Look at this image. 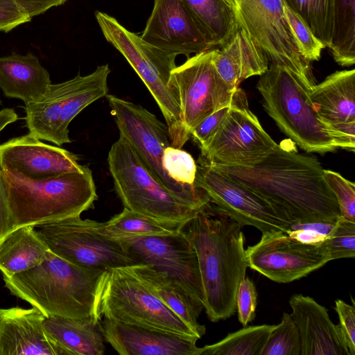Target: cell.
Instances as JSON below:
<instances>
[{"label":"cell","mask_w":355,"mask_h":355,"mask_svg":"<svg viewBox=\"0 0 355 355\" xmlns=\"http://www.w3.org/2000/svg\"><path fill=\"white\" fill-rule=\"evenodd\" d=\"M207 162L269 201L292 223L334 222L340 216L337 200L319 161L293 148L277 144L264 158L250 165Z\"/></svg>","instance_id":"6da1fadb"},{"label":"cell","mask_w":355,"mask_h":355,"mask_svg":"<svg viewBox=\"0 0 355 355\" xmlns=\"http://www.w3.org/2000/svg\"><path fill=\"white\" fill-rule=\"evenodd\" d=\"M243 227L211 202L182 228L196 251L204 309L214 322L236 311V295L248 267Z\"/></svg>","instance_id":"7a4b0ae2"},{"label":"cell","mask_w":355,"mask_h":355,"mask_svg":"<svg viewBox=\"0 0 355 355\" xmlns=\"http://www.w3.org/2000/svg\"><path fill=\"white\" fill-rule=\"evenodd\" d=\"M105 270L75 265L49 250L35 267L3 277L10 293L40 309L46 317H94L98 286Z\"/></svg>","instance_id":"3957f363"},{"label":"cell","mask_w":355,"mask_h":355,"mask_svg":"<svg viewBox=\"0 0 355 355\" xmlns=\"http://www.w3.org/2000/svg\"><path fill=\"white\" fill-rule=\"evenodd\" d=\"M1 175L12 230L80 216L98 199L92 171L88 166L82 171L43 180H32L3 169Z\"/></svg>","instance_id":"277c9868"},{"label":"cell","mask_w":355,"mask_h":355,"mask_svg":"<svg viewBox=\"0 0 355 355\" xmlns=\"http://www.w3.org/2000/svg\"><path fill=\"white\" fill-rule=\"evenodd\" d=\"M315 85L288 67L272 63L257 88L268 115L302 149L318 153L345 149L340 137L321 121L313 106L309 91Z\"/></svg>","instance_id":"5b68a950"},{"label":"cell","mask_w":355,"mask_h":355,"mask_svg":"<svg viewBox=\"0 0 355 355\" xmlns=\"http://www.w3.org/2000/svg\"><path fill=\"white\" fill-rule=\"evenodd\" d=\"M107 163L125 208L176 229H182L200 210L164 187L123 137L112 145Z\"/></svg>","instance_id":"8992f818"},{"label":"cell","mask_w":355,"mask_h":355,"mask_svg":"<svg viewBox=\"0 0 355 355\" xmlns=\"http://www.w3.org/2000/svg\"><path fill=\"white\" fill-rule=\"evenodd\" d=\"M95 17L106 40L126 59L155 100L166 121L171 146L181 148L191 137L182 123L175 93L168 85L177 55L148 44L107 13L96 11Z\"/></svg>","instance_id":"52a82bcc"},{"label":"cell","mask_w":355,"mask_h":355,"mask_svg":"<svg viewBox=\"0 0 355 355\" xmlns=\"http://www.w3.org/2000/svg\"><path fill=\"white\" fill-rule=\"evenodd\" d=\"M96 311L100 320L103 317L151 330L200 339L130 266L104 272L98 288Z\"/></svg>","instance_id":"ba28073f"},{"label":"cell","mask_w":355,"mask_h":355,"mask_svg":"<svg viewBox=\"0 0 355 355\" xmlns=\"http://www.w3.org/2000/svg\"><path fill=\"white\" fill-rule=\"evenodd\" d=\"M106 97L119 136L132 146L157 179L196 208L207 205L210 200L202 189L175 181L163 168L164 150L171 146L166 124L139 105L114 95Z\"/></svg>","instance_id":"9c48e42d"},{"label":"cell","mask_w":355,"mask_h":355,"mask_svg":"<svg viewBox=\"0 0 355 355\" xmlns=\"http://www.w3.org/2000/svg\"><path fill=\"white\" fill-rule=\"evenodd\" d=\"M98 223L77 216L35 227L51 252L75 265L103 270L139 265L121 241L98 231Z\"/></svg>","instance_id":"30bf717a"},{"label":"cell","mask_w":355,"mask_h":355,"mask_svg":"<svg viewBox=\"0 0 355 355\" xmlns=\"http://www.w3.org/2000/svg\"><path fill=\"white\" fill-rule=\"evenodd\" d=\"M239 26L263 51L270 64L284 65L305 80L312 79L288 23L283 0H232Z\"/></svg>","instance_id":"8fae6325"},{"label":"cell","mask_w":355,"mask_h":355,"mask_svg":"<svg viewBox=\"0 0 355 355\" xmlns=\"http://www.w3.org/2000/svg\"><path fill=\"white\" fill-rule=\"evenodd\" d=\"M214 55L215 49L195 54L170 74L168 85L175 93L182 123L189 135L206 116L230 106L236 89L220 76Z\"/></svg>","instance_id":"7c38bea8"},{"label":"cell","mask_w":355,"mask_h":355,"mask_svg":"<svg viewBox=\"0 0 355 355\" xmlns=\"http://www.w3.org/2000/svg\"><path fill=\"white\" fill-rule=\"evenodd\" d=\"M198 164L195 187L242 227L253 226L262 234L291 230L289 218L264 198L214 168L202 157Z\"/></svg>","instance_id":"4fadbf2b"},{"label":"cell","mask_w":355,"mask_h":355,"mask_svg":"<svg viewBox=\"0 0 355 355\" xmlns=\"http://www.w3.org/2000/svg\"><path fill=\"white\" fill-rule=\"evenodd\" d=\"M277 146L250 110L246 94L239 87L225 123L201 150V157L213 163L250 165L261 160Z\"/></svg>","instance_id":"5bb4252c"},{"label":"cell","mask_w":355,"mask_h":355,"mask_svg":"<svg viewBox=\"0 0 355 355\" xmlns=\"http://www.w3.org/2000/svg\"><path fill=\"white\" fill-rule=\"evenodd\" d=\"M245 256L248 267L277 283L299 279L331 261L323 243L305 244L284 232L262 234Z\"/></svg>","instance_id":"9a60e30c"},{"label":"cell","mask_w":355,"mask_h":355,"mask_svg":"<svg viewBox=\"0 0 355 355\" xmlns=\"http://www.w3.org/2000/svg\"><path fill=\"white\" fill-rule=\"evenodd\" d=\"M120 241L139 265L146 264L166 273L203 303V289L198 257L182 229L170 235Z\"/></svg>","instance_id":"2e32d148"},{"label":"cell","mask_w":355,"mask_h":355,"mask_svg":"<svg viewBox=\"0 0 355 355\" xmlns=\"http://www.w3.org/2000/svg\"><path fill=\"white\" fill-rule=\"evenodd\" d=\"M141 37L163 51L188 58L211 49L182 0H154Z\"/></svg>","instance_id":"e0dca14e"},{"label":"cell","mask_w":355,"mask_h":355,"mask_svg":"<svg viewBox=\"0 0 355 355\" xmlns=\"http://www.w3.org/2000/svg\"><path fill=\"white\" fill-rule=\"evenodd\" d=\"M78 157L62 148L46 144L28 133L0 145V167L32 179L43 180L70 172L82 171L85 166Z\"/></svg>","instance_id":"ac0fdd59"},{"label":"cell","mask_w":355,"mask_h":355,"mask_svg":"<svg viewBox=\"0 0 355 355\" xmlns=\"http://www.w3.org/2000/svg\"><path fill=\"white\" fill-rule=\"evenodd\" d=\"M321 121L342 139L345 149L355 150V70L338 71L309 91Z\"/></svg>","instance_id":"d6986e66"},{"label":"cell","mask_w":355,"mask_h":355,"mask_svg":"<svg viewBox=\"0 0 355 355\" xmlns=\"http://www.w3.org/2000/svg\"><path fill=\"white\" fill-rule=\"evenodd\" d=\"M37 307L0 309V355H64L44 327Z\"/></svg>","instance_id":"ffe728a7"},{"label":"cell","mask_w":355,"mask_h":355,"mask_svg":"<svg viewBox=\"0 0 355 355\" xmlns=\"http://www.w3.org/2000/svg\"><path fill=\"white\" fill-rule=\"evenodd\" d=\"M288 303L300 335L301 355H351L339 324L324 306L302 294L292 295Z\"/></svg>","instance_id":"44dd1931"},{"label":"cell","mask_w":355,"mask_h":355,"mask_svg":"<svg viewBox=\"0 0 355 355\" xmlns=\"http://www.w3.org/2000/svg\"><path fill=\"white\" fill-rule=\"evenodd\" d=\"M105 340L120 355H200L197 340L104 318Z\"/></svg>","instance_id":"7402d4cb"},{"label":"cell","mask_w":355,"mask_h":355,"mask_svg":"<svg viewBox=\"0 0 355 355\" xmlns=\"http://www.w3.org/2000/svg\"><path fill=\"white\" fill-rule=\"evenodd\" d=\"M214 63L220 76L234 89L251 76L263 74L270 64L240 26L224 46L215 48Z\"/></svg>","instance_id":"603a6c76"},{"label":"cell","mask_w":355,"mask_h":355,"mask_svg":"<svg viewBox=\"0 0 355 355\" xmlns=\"http://www.w3.org/2000/svg\"><path fill=\"white\" fill-rule=\"evenodd\" d=\"M51 84L49 72L31 53L0 57V88L7 97L26 104L43 95Z\"/></svg>","instance_id":"cb8c5ba5"},{"label":"cell","mask_w":355,"mask_h":355,"mask_svg":"<svg viewBox=\"0 0 355 355\" xmlns=\"http://www.w3.org/2000/svg\"><path fill=\"white\" fill-rule=\"evenodd\" d=\"M83 79L84 76L78 73L69 80L51 84L40 98L25 104V120L30 134L62 146L58 134L62 112L67 99Z\"/></svg>","instance_id":"d4e9b609"},{"label":"cell","mask_w":355,"mask_h":355,"mask_svg":"<svg viewBox=\"0 0 355 355\" xmlns=\"http://www.w3.org/2000/svg\"><path fill=\"white\" fill-rule=\"evenodd\" d=\"M44 327L64 355H102L105 352L101 320L94 317L48 316L44 318Z\"/></svg>","instance_id":"484cf974"},{"label":"cell","mask_w":355,"mask_h":355,"mask_svg":"<svg viewBox=\"0 0 355 355\" xmlns=\"http://www.w3.org/2000/svg\"><path fill=\"white\" fill-rule=\"evenodd\" d=\"M130 268L200 338L205 334V326L198 322V318L204 309L201 301L195 298L166 273L156 270L148 265H135L130 266Z\"/></svg>","instance_id":"4316f807"},{"label":"cell","mask_w":355,"mask_h":355,"mask_svg":"<svg viewBox=\"0 0 355 355\" xmlns=\"http://www.w3.org/2000/svg\"><path fill=\"white\" fill-rule=\"evenodd\" d=\"M49 250L33 225L12 230L0 240V271L3 277L29 270L40 263Z\"/></svg>","instance_id":"83f0119b"},{"label":"cell","mask_w":355,"mask_h":355,"mask_svg":"<svg viewBox=\"0 0 355 355\" xmlns=\"http://www.w3.org/2000/svg\"><path fill=\"white\" fill-rule=\"evenodd\" d=\"M211 49L220 48L239 24L232 0H182Z\"/></svg>","instance_id":"f1b7e54d"},{"label":"cell","mask_w":355,"mask_h":355,"mask_svg":"<svg viewBox=\"0 0 355 355\" xmlns=\"http://www.w3.org/2000/svg\"><path fill=\"white\" fill-rule=\"evenodd\" d=\"M110 73L109 65L98 66L92 73L84 76V79L64 104L58 134L61 144L71 142L68 126L83 109L96 100L107 95V78Z\"/></svg>","instance_id":"f546056e"},{"label":"cell","mask_w":355,"mask_h":355,"mask_svg":"<svg viewBox=\"0 0 355 355\" xmlns=\"http://www.w3.org/2000/svg\"><path fill=\"white\" fill-rule=\"evenodd\" d=\"M97 228L103 235L116 240L151 236H164L181 229L168 227L149 216L123 208L105 223H98Z\"/></svg>","instance_id":"4dcf8cb0"},{"label":"cell","mask_w":355,"mask_h":355,"mask_svg":"<svg viewBox=\"0 0 355 355\" xmlns=\"http://www.w3.org/2000/svg\"><path fill=\"white\" fill-rule=\"evenodd\" d=\"M334 60L343 67L355 63V0H335L330 46Z\"/></svg>","instance_id":"1f68e13d"},{"label":"cell","mask_w":355,"mask_h":355,"mask_svg":"<svg viewBox=\"0 0 355 355\" xmlns=\"http://www.w3.org/2000/svg\"><path fill=\"white\" fill-rule=\"evenodd\" d=\"M275 325L244 327L219 342L200 347V355H261Z\"/></svg>","instance_id":"d6a6232c"},{"label":"cell","mask_w":355,"mask_h":355,"mask_svg":"<svg viewBox=\"0 0 355 355\" xmlns=\"http://www.w3.org/2000/svg\"><path fill=\"white\" fill-rule=\"evenodd\" d=\"M308 25L324 47L331 44L335 0H283Z\"/></svg>","instance_id":"836d02e7"},{"label":"cell","mask_w":355,"mask_h":355,"mask_svg":"<svg viewBox=\"0 0 355 355\" xmlns=\"http://www.w3.org/2000/svg\"><path fill=\"white\" fill-rule=\"evenodd\" d=\"M299 329L291 314L284 313L281 322L275 325L261 355H301Z\"/></svg>","instance_id":"e575fe53"},{"label":"cell","mask_w":355,"mask_h":355,"mask_svg":"<svg viewBox=\"0 0 355 355\" xmlns=\"http://www.w3.org/2000/svg\"><path fill=\"white\" fill-rule=\"evenodd\" d=\"M331 261L355 257V222L342 218L336 224L323 242Z\"/></svg>","instance_id":"d590c367"},{"label":"cell","mask_w":355,"mask_h":355,"mask_svg":"<svg viewBox=\"0 0 355 355\" xmlns=\"http://www.w3.org/2000/svg\"><path fill=\"white\" fill-rule=\"evenodd\" d=\"M162 165L169 177L175 181L194 185L197 164L189 153L169 146L164 150Z\"/></svg>","instance_id":"8d00e7d4"},{"label":"cell","mask_w":355,"mask_h":355,"mask_svg":"<svg viewBox=\"0 0 355 355\" xmlns=\"http://www.w3.org/2000/svg\"><path fill=\"white\" fill-rule=\"evenodd\" d=\"M284 12L303 58L310 63L320 59L323 44L314 35L301 17L284 3Z\"/></svg>","instance_id":"74e56055"},{"label":"cell","mask_w":355,"mask_h":355,"mask_svg":"<svg viewBox=\"0 0 355 355\" xmlns=\"http://www.w3.org/2000/svg\"><path fill=\"white\" fill-rule=\"evenodd\" d=\"M323 175L334 193L340 209V216L355 222V184L340 173L323 169Z\"/></svg>","instance_id":"f35d334b"},{"label":"cell","mask_w":355,"mask_h":355,"mask_svg":"<svg viewBox=\"0 0 355 355\" xmlns=\"http://www.w3.org/2000/svg\"><path fill=\"white\" fill-rule=\"evenodd\" d=\"M231 110L230 106L220 108L206 116L191 131L190 137L200 150L205 148L225 123Z\"/></svg>","instance_id":"ab89813d"},{"label":"cell","mask_w":355,"mask_h":355,"mask_svg":"<svg viewBox=\"0 0 355 355\" xmlns=\"http://www.w3.org/2000/svg\"><path fill=\"white\" fill-rule=\"evenodd\" d=\"M257 293L253 282L245 277L240 282L236 295V310L243 326L251 322L256 313Z\"/></svg>","instance_id":"60d3db41"},{"label":"cell","mask_w":355,"mask_h":355,"mask_svg":"<svg viewBox=\"0 0 355 355\" xmlns=\"http://www.w3.org/2000/svg\"><path fill=\"white\" fill-rule=\"evenodd\" d=\"M335 310L338 313V324L351 355H355V308L341 300L335 301Z\"/></svg>","instance_id":"b9f144b4"},{"label":"cell","mask_w":355,"mask_h":355,"mask_svg":"<svg viewBox=\"0 0 355 355\" xmlns=\"http://www.w3.org/2000/svg\"><path fill=\"white\" fill-rule=\"evenodd\" d=\"M31 19L14 0H0V31L8 33Z\"/></svg>","instance_id":"7bdbcfd3"},{"label":"cell","mask_w":355,"mask_h":355,"mask_svg":"<svg viewBox=\"0 0 355 355\" xmlns=\"http://www.w3.org/2000/svg\"><path fill=\"white\" fill-rule=\"evenodd\" d=\"M31 18L40 15L52 7L64 4L68 0H14Z\"/></svg>","instance_id":"ee69618b"},{"label":"cell","mask_w":355,"mask_h":355,"mask_svg":"<svg viewBox=\"0 0 355 355\" xmlns=\"http://www.w3.org/2000/svg\"><path fill=\"white\" fill-rule=\"evenodd\" d=\"M12 230L11 216L0 167V240Z\"/></svg>","instance_id":"f6af8a7d"},{"label":"cell","mask_w":355,"mask_h":355,"mask_svg":"<svg viewBox=\"0 0 355 355\" xmlns=\"http://www.w3.org/2000/svg\"><path fill=\"white\" fill-rule=\"evenodd\" d=\"M292 239L305 244L320 245L327 236L307 229L290 230L286 233Z\"/></svg>","instance_id":"bcb514c9"},{"label":"cell","mask_w":355,"mask_h":355,"mask_svg":"<svg viewBox=\"0 0 355 355\" xmlns=\"http://www.w3.org/2000/svg\"><path fill=\"white\" fill-rule=\"evenodd\" d=\"M18 120V114L12 108L0 110V132L8 124Z\"/></svg>","instance_id":"7dc6e473"},{"label":"cell","mask_w":355,"mask_h":355,"mask_svg":"<svg viewBox=\"0 0 355 355\" xmlns=\"http://www.w3.org/2000/svg\"><path fill=\"white\" fill-rule=\"evenodd\" d=\"M0 103H1V100H0Z\"/></svg>","instance_id":"c3c4849f"}]
</instances>
